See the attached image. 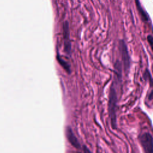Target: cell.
I'll use <instances>...</instances> for the list:
<instances>
[{"label":"cell","mask_w":153,"mask_h":153,"mask_svg":"<svg viewBox=\"0 0 153 153\" xmlns=\"http://www.w3.org/2000/svg\"><path fill=\"white\" fill-rule=\"evenodd\" d=\"M57 60H58L59 62L61 64V65H62V66H63V68H64L66 71L69 70V66H68V64H67L65 62H64L63 60L60 59V57H59V56H57Z\"/></svg>","instance_id":"7"},{"label":"cell","mask_w":153,"mask_h":153,"mask_svg":"<svg viewBox=\"0 0 153 153\" xmlns=\"http://www.w3.org/2000/svg\"><path fill=\"white\" fill-rule=\"evenodd\" d=\"M148 40L149 41V43L151 45L152 42V36L151 35H149L148 36Z\"/></svg>","instance_id":"9"},{"label":"cell","mask_w":153,"mask_h":153,"mask_svg":"<svg viewBox=\"0 0 153 153\" xmlns=\"http://www.w3.org/2000/svg\"><path fill=\"white\" fill-rule=\"evenodd\" d=\"M140 142L145 153H152V137L150 133H143L140 137Z\"/></svg>","instance_id":"2"},{"label":"cell","mask_w":153,"mask_h":153,"mask_svg":"<svg viewBox=\"0 0 153 153\" xmlns=\"http://www.w3.org/2000/svg\"><path fill=\"white\" fill-rule=\"evenodd\" d=\"M120 50L121 53L122 60L124 63V68L126 71H128L130 67V57L128 53L127 46L124 41H120Z\"/></svg>","instance_id":"3"},{"label":"cell","mask_w":153,"mask_h":153,"mask_svg":"<svg viewBox=\"0 0 153 153\" xmlns=\"http://www.w3.org/2000/svg\"><path fill=\"white\" fill-rule=\"evenodd\" d=\"M116 106H117V93L115 88L114 84L112 85L109 97V104H108V110L109 115L111 120V124L112 128L114 129L116 128L117 127V118H116Z\"/></svg>","instance_id":"1"},{"label":"cell","mask_w":153,"mask_h":153,"mask_svg":"<svg viewBox=\"0 0 153 153\" xmlns=\"http://www.w3.org/2000/svg\"><path fill=\"white\" fill-rule=\"evenodd\" d=\"M66 137L68 140L73 146H74L76 148H80V144L78 140V139L76 138L75 135L74 134L71 127H66Z\"/></svg>","instance_id":"5"},{"label":"cell","mask_w":153,"mask_h":153,"mask_svg":"<svg viewBox=\"0 0 153 153\" xmlns=\"http://www.w3.org/2000/svg\"><path fill=\"white\" fill-rule=\"evenodd\" d=\"M82 149H83V153H92L91 152V151L86 146H83V148H82Z\"/></svg>","instance_id":"8"},{"label":"cell","mask_w":153,"mask_h":153,"mask_svg":"<svg viewBox=\"0 0 153 153\" xmlns=\"http://www.w3.org/2000/svg\"><path fill=\"white\" fill-rule=\"evenodd\" d=\"M136 1V7L137 8V10L140 13V15L141 16V17L142 18V19L144 21H148L149 20V17L148 16V14H146V13L143 10V8H142V7L140 6V2L139 1V0H135Z\"/></svg>","instance_id":"6"},{"label":"cell","mask_w":153,"mask_h":153,"mask_svg":"<svg viewBox=\"0 0 153 153\" xmlns=\"http://www.w3.org/2000/svg\"><path fill=\"white\" fill-rule=\"evenodd\" d=\"M68 23L66 22L63 25V38H64V47L65 51L66 53H70L71 44L69 41Z\"/></svg>","instance_id":"4"}]
</instances>
